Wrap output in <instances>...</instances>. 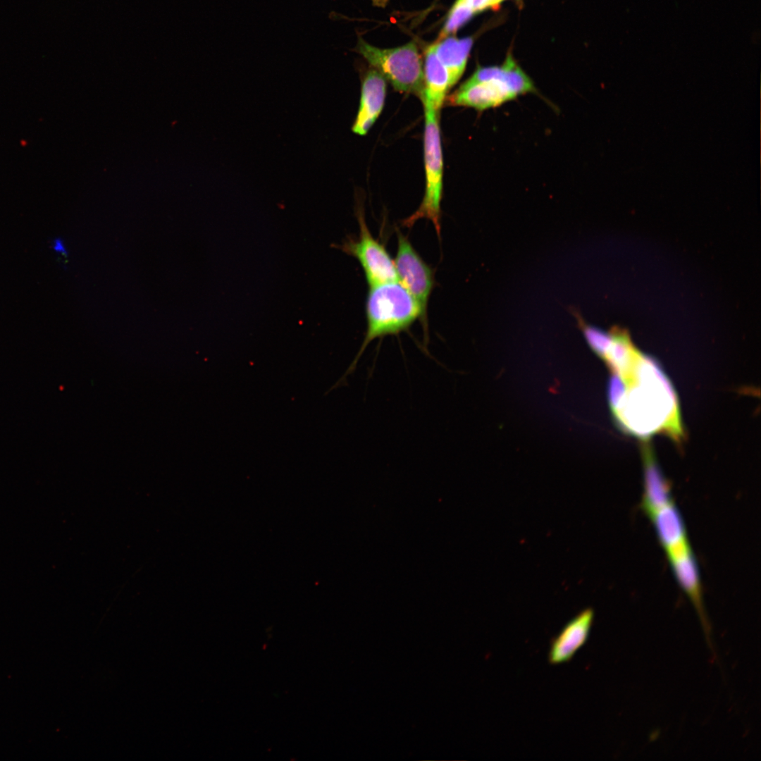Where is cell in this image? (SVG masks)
Here are the masks:
<instances>
[{
    "instance_id": "6da1fadb",
    "label": "cell",
    "mask_w": 761,
    "mask_h": 761,
    "mask_svg": "<svg viewBox=\"0 0 761 761\" xmlns=\"http://www.w3.org/2000/svg\"><path fill=\"white\" fill-rule=\"evenodd\" d=\"M621 378L625 391L612 412L621 429L644 439L664 433L681 443L684 434L677 398L659 365L639 352L630 373Z\"/></svg>"
},
{
    "instance_id": "7a4b0ae2",
    "label": "cell",
    "mask_w": 761,
    "mask_h": 761,
    "mask_svg": "<svg viewBox=\"0 0 761 761\" xmlns=\"http://www.w3.org/2000/svg\"><path fill=\"white\" fill-rule=\"evenodd\" d=\"M532 80L509 54L500 66L478 67L448 98L450 106L482 111L537 93Z\"/></svg>"
},
{
    "instance_id": "3957f363",
    "label": "cell",
    "mask_w": 761,
    "mask_h": 761,
    "mask_svg": "<svg viewBox=\"0 0 761 761\" xmlns=\"http://www.w3.org/2000/svg\"><path fill=\"white\" fill-rule=\"evenodd\" d=\"M366 314L367 329L364 341L340 380L353 372L371 341L407 330L421 317V310L413 297L399 282H389L370 286Z\"/></svg>"
},
{
    "instance_id": "277c9868",
    "label": "cell",
    "mask_w": 761,
    "mask_h": 761,
    "mask_svg": "<svg viewBox=\"0 0 761 761\" xmlns=\"http://www.w3.org/2000/svg\"><path fill=\"white\" fill-rule=\"evenodd\" d=\"M357 51L387 79L396 90L421 98L424 90L423 64L416 44L382 49L359 39Z\"/></svg>"
},
{
    "instance_id": "5b68a950",
    "label": "cell",
    "mask_w": 761,
    "mask_h": 761,
    "mask_svg": "<svg viewBox=\"0 0 761 761\" xmlns=\"http://www.w3.org/2000/svg\"><path fill=\"white\" fill-rule=\"evenodd\" d=\"M422 102L425 115L423 135L425 193L419 207L403 221L402 225L409 228L416 221L426 218L433 223L438 236H440L443 161L439 128V112L426 101Z\"/></svg>"
},
{
    "instance_id": "8992f818",
    "label": "cell",
    "mask_w": 761,
    "mask_h": 761,
    "mask_svg": "<svg viewBox=\"0 0 761 761\" xmlns=\"http://www.w3.org/2000/svg\"><path fill=\"white\" fill-rule=\"evenodd\" d=\"M357 216L359 225L358 237H348L338 247L359 261L369 286L399 282L394 261L385 247L371 234L360 209Z\"/></svg>"
},
{
    "instance_id": "52a82bcc",
    "label": "cell",
    "mask_w": 761,
    "mask_h": 761,
    "mask_svg": "<svg viewBox=\"0 0 761 761\" xmlns=\"http://www.w3.org/2000/svg\"><path fill=\"white\" fill-rule=\"evenodd\" d=\"M395 266L399 283L409 292L421 310L420 320L427 333V307L434 285L433 270L424 262L408 239L398 230Z\"/></svg>"
},
{
    "instance_id": "ba28073f",
    "label": "cell",
    "mask_w": 761,
    "mask_h": 761,
    "mask_svg": "<svg viewBox=\"0 0 761 761\" xmlns=\"http://www.w3.org/2000/svg\"><path fill=\"white\" fill-rule=\"evenodd\" d=\"M676 581L696 610L706 640L712 648L711 626L707 619L701 593L698 567L689 545L667 553Z\"/></svg>"
},
{
    "instance_id": "9c48e42d",
    "label": "cell",
    "mask_w": 761,
    "mask_h": 761,
    "mask_svg": "<svg viewBox=\"0 0 761 761\" xmlns=\"http://www.w3.org/2000/svg\"><path fill=\"white\" fill-rule=\"evenodd\" d=\"M593 618V610L585 609L564 625L551 643L548 654L550 664H560L574 657L586 643Z\"/></svg>"
},
{
    "instance_id": "30bf717a",
    "label": "cell",
    "mask_w": 761,
    "mask_h": 761,
    "mask_svg": "<svg viewBox=\"0 0 761 761\" xmlns=\"http://www.w3.org/2000/svg\"><path fill=\"white\" fill-rule=\"evenodd\" d=\"M386 94L384 77L376 69L368 70L361 89L360 104L352 130L359 135H366L380 114Z\"/></svg>"
},
{
    "instance_id": "8fae6325",
    "label": "cell",
    "mask_w": 761,
    "mask_h": 761,
    "mask_svg": "<svg viewBox=\"0 0 761 761\" xmlns=\"http://www.w3.org/2000/svg\"><path fill=\"white\" fill-rule=\"evenodd\" d=\"M643 507L649 515L660 507L672 502L671 488L648 444H643Z\"/></svg>"
},
{
    "instance_id": "7c38bea8",
    "label": "cell",
    "mask_w": 761,
    "mask_h": 761,
    "mask_svg": "<svg viewBox=\"0 0 761 761\" xmlns=\"http://www.w3.org/2000/svg\"><path fill=\"white\" fill-rule=\"evenodd\" d=\"M648 516L652 521L660 544L666 553L688 544L682 516L673 502L660 507Z\"/></svg>"
},
{
    "instance_id": "4fadbf2b",
    "label": "cell",
    "mask_w": 761,
    "mask_h": 761,
    "mask_svg": "<svg viewBox=\"0 0 761 761\" xmlns=\"http://www.w3.org/2000/svg\"><path fill=\"white\" fill-rule=\"evenodd\" d=\"M423 74L424 90L421 101H426L439 112L451 87L448 72L438 58L434 44L428 47L425 53Z\"/></svg>"
},
{
    "instance_id": "5bb4252c",
    "label": "cell",
    "mask_w": 761,
    "mask_h": 761,
    "mask_svg": "<svg viewBox=\"0 0 761 761\" xmlns=\"http://www.w3.org/2000/svg\"><path fill=\"white\" fill-rule=\"evenodd\" d=\"M472 44L471 37L458 39L454 37H445L433 44L438 58L448 72L450 87L461 78Z\"/></svg>"
},
{
    "instance_id": "9a60e30c",
    "label": "cell",
    "mask_w": 761,
    "mask_h": 761,
    "mask_svg": "<svg viewBox=\"0 0 761 761\" xmlns=\"http://www.w3.org/2000/svg\"><path fill=\"white\" fill-rule=\"evenodd\" d=\"M638 353L625 335L613 331L602 359L614 373L624 377L631 370Z\"/></svg>"
},
{
    "instance_id": "2e32d148",
    "label": "cell",
    "mask_w": 761,
    "mask_h": 761,
    "mask_svg": "<svg viewBox=\"0 0 761 761\" xmlns=\"http://www.w3.org/2000/svg\"><path fill=\"white\" fill-rule=\"evenodd\" d=\"M474 13V11L468 0H457L451 8L445 25L440 33V39L454 33L471 18Z\"/></svg>"
},
{
    "instance_id": "e0dca14e",
    "label": "cell",
    "mask_w": 761,
    "mask_h": 761,
    "mask_svg": "<svg viewBox=\"0 0 761 761\" xmlns=\"http://www.w3.org/2000/svg\"><path fill=\"white\" fill-rule=\"evenodd\" d=\"M51 247L53 250L58 254L67 255V248L63 239L60 237H56L52 240Z\"/></svg>"
},
{
    "instance_id": "ac0fdd59",
    "label": "cell",
    "mask_w": 761,
    "mask_h": 761,
    "mask_svg": "<svg viewBox=\"0 0 761 761\" xmlns=\"http://www.w3.org/2000/svg\"><path fill=\"white\" fill-rule=\"evenodd\" d=\"M502 1H504V0H487L486 8H488V7H494V6L498 5Z\"/></svg>"
},
{
    "instance_id": "d6986e66",
    "label": "cell",
    "mask_w": 761,
    "mask_h": 761,
    "mask_svg": "<svg viewBox=\"0 0 761 761\" xmlns=\"http://www.w3.org/2000/svg\"><path fill=\"white\" fill-rule=\"evenodd\" d=\"M373 4L379 7H383L386 5L388 0H372Z\"/></svg>"
}]
</instances>
